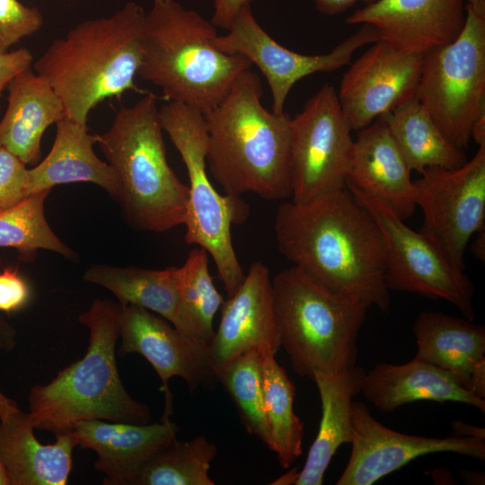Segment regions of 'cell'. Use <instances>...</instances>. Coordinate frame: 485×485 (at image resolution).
<instances>
[{
	"instance_id": "7c38bea8",
	"label": "cell",
	"mask_w": 485,
	"mask_h": 485,
	"mask_svg": "<svg viewBox=\"0 0 485 485\" xmlns=\"http://www.w3.org/2000/svg\"><path fill=\"white\" fill-rule=\"evenodd\" d=\"M420 175L414 181L416 206L423 213L420 231L464 271L467 245L485 224V143L462 166L430 167Z\"/></svg>"
},
{
	"instance_id": "44dd1931",
	"label": "cell",
	"mask_w": 485,
	"mask_h": 485,
	"mask_svg": "<svg viewBox=\"0 0 485 485\" xmlns=\"http://www.w3.org/2000/svg\"><path fill=\"white\" fill-rule=\"evenodd\" d=\"M413 333L416 357L452 375L464 389L485 399V329L473 321L423 311Z\"/></svg>"
},
{
	"instance_id": "8fae6325",
	"label": "cell",
	"mask_w": 485,
	"mask_h": 485,
	"mask_svg": "<svg viewBox=\"0 0 485 485\" xmlns=\"http://www.w3.org/2000/svg\"><path fill=\"white\" fill-rule=\"evenodd\" d=\"M330 84L309 98L291 118L289 173L291 198L307 203L346 186L353 139Z\"/></svg>"
},
{
	"instance_id": "8d00e7d4",
	"label": "cell",
	"mask_w": 485,
	"mask_h": 485,
	"mask_svg": "<svg viewBox=\"0 0 485 485\" xmlns=\"http://www.w3.org/2000/svg\"><path fill=\"white\" fill-rule=\"evenodd\" d=\"M32 64L33 56L26 48L0 54V100L3 92L7 89L12 80L22 72L31 68Z\"/></svg>"
},
{
	"instance_id": "5bb4252c",
	"label": "cell",
	"mask_w": 485,
	"mask_h": 485,
	"mask_svg": "<svg viewBox=\"0 0 485 485\" xmlns=\"http://www.w3.org/2000/svg\"><path fill=\"white\" fill-rule=\"evenodd\" d=\"M119 354L137 353L157 373L164 392L163 417L172 413L169 380L182 378L192 392L219 382L209 346L178 329L160 315L135 304L120 305Z\"/></svg>"
},
{
	"instance_id": "9c48e42d",
	"label": "cell",
	"mask_w": 485,
	"mask_h": 485,
	"mask_svg": "<svg viewBox=\"0 0 485 485\" xmlns=\"http://www.w3.org/2000/svg\"><path fill=\"white\" fill-rule=\"evenodd\" d=\"M415 97L453 145L468 147L485 110V17L466 5L458 37L422 56Z\"/></svg>"
},
{
	"instance_id": "7402d4cb",
	"label": "cell",
	"mask_w": 485,
	"mask_h": 485,
	"mask_svg": "<svg viewBox=\"0 0 485 485\" xmlns=\"http://www.w3.org/2000/svg\"><path fill=\"white\" fill-rule=\"evenodd\" d=\"M33 430L29 413L18 408L0 418V460L10 485H66L78 445L73 431L43 445Z\"/></svg>"
},
{
	"instance_id": "7dc6e473",
	"label": "cell",
	"mask_w": 485,
	"mask_h": 485,
	"mask_svg": "<svg viewBox=\"0 0 485 485\" xmlns=\"http://www.w3.org/2000/svg\"><path fill=\"white\" fill-rule=\"evenodd\" d=\"M65 1H75V0H65Z\"/></svg>"
},
{
	"instance_id": "d6a6232c",
	"label": "cell",
	"mask_w": 485,
	"mask_h": 485,
	"mask_svg": "<svg viewBox=\"0 0 485 485\" xmlns=\"http://www.w3.org/2000/svg\"><path fill=\"white\" fill-rule=\"evenodd\" d=\"M265 351L251 349L242 354L218 376L233 398L247 432L272 450L263 402L262 359Z\"/></svg>"
},
{
	"instance_id": "4316f807",
	"label": "cell",
	"mask_w": 485,
	"mask_h": 485,
	"mask_svg": "<svg viewBox=\"0 0 485 485\" xmlns=\"http://www.w3.org/2000/svg\"><path fill=\"white\" fill-rule=\"evenodd\" d=\"M84 280L110 291L120 305L135 304L177 326L180 313L179 268L149 269L95 264Z\"/></svg>"
},
{
	"instance_id": "8992f818",
	"label": "cell",
	"mask_w": 485,
	"mask_h": 485,
	"mask_svg": "<svg viewBox=\"0 0 485 485\" xmlns=\"http://www.w3.org/2000/svg\"><path fill=\"white\" fill-rule=\"evenodd\" d=\"M157 97L146 92L120 107L108 130L93 134L119 182V201L136 230L163 233L184 225L189 187L169 165Z\"/></svg>"
},
{
	"instance_id": "30bf717a",
	"label": "cell",
	"mask_w": 485,
	"mask_h": 485,
	"mask_svg": "<svg viewBox=\"0 0 485 485\" xmlns=\"http://www.w3.org/2000/svg\"><path fill=\"white\" fill-rule=\"evenodd\" d=\"M346 187L369 213L381 234L385 253V285L389 291L417 294L446 301L473 321L474 287L464 271L449 260L426 233L405 224L387 205L346 181Z\"/></svg>"
},
{
	"instance_id": "2e32d148",
	"label": "cell",
	"mask_w": 485,
	"mask_h": 485,
	"mask_svg": "<svg viewBox=\"0 0 485 485\" xmlns=\"http://www.w3.org/2000/svg\"><path fill=\"white\" fill-rule=\"evenodd\" d=\"M422 56L377 40L344 73L338 100L351 130H359L379 117L415 98Z\"/></svg>"
},
{
	"instance_id": "74e56055",
	"label": "cell",
	"mask_w": 485,
	"mask_h": 485,
	"mask_svg": "<svg viewBox=\"0 0 485 485\" xmlns=\"http://www.w3.org/2000/svg\"><path fill=\"white\" fill-rule=\"evenodd\" d=\"M254 0H214L211 22L216 27L228 30L236 16L245 8H250Z\"/></svg>"
},
{
	"instance_id": "b9f144b4",
	"label": "cell",
	"mask_w": 485,
	"mask_h": 485,
	"mask_svg": "<svg viewBox=\"0 0 485 485\" xmlns=\"http://www.w3.org/2000/svg\"><path fill=\"white\" fill-rule=\"evenodd\" d=\"M472 138H473L478 145L485 143V110L480 113L473 124Z\"/></svg>"
},
{
	"instance_id": "f6af8a7d",
	"label": "cell",
	"mask_w": 485,
	"mask_h": 485,
	"mask_svg": "<svg viewBox=\"0 0 485 485\" xmlns=\"http://www.w3.org/2000/svg\"><path fill=\"white\" fill-rule=\"evenodd\" d=\"M464 2L476 14L485 17V0H464Z\"/></svg>"
},
{
	"instance_id": "1f68e13d",
	"label": "cell",
	"mask_w": 485,
	"mask_h": 485,
	"mask_svg": "<svg viewBox=\"0 0 485 485\" xmlns=\"http://www.w3.org/2000/svg\"><path fill=\"white\" fill-rule=\"evenodd\" d=\"M50 190L34 193L16 206L0 211V247H10L24 256L48 250L66 258L75 253L48 225L44 204Z\"/></svg>"
},
{
	"instance_id": "5b68a950",
	"label": "cell",
	"mask_w": 485,
	"mask_h": 485,
	"mask_svg": "<svg viewBox=\"0 0 485 485\" xmlns=\"http://www.w3.org/2000/svg\"><path fill=\"white\" fill-rule=\"evenodd\" d=\"M216 27L176 0H154L146 13L137 75L159 87L167 101L203 114L252 66L218 49Z\"/></svg>"
},
{
	"instance_id": "d6986e66",
	"label": "cell",
	"mask_w": 485,
	"mask_h": 485,
	"mask_svg": "<svg viewBox=\"0 0 485 485\" xmlns=\"http://www.w3.org/2000/svg\"><path fill=\"white\" fill-rule=\"evenodd\" d=\"M346 181L406 220L417 207L411 169L382 117L357 130Z\"/></svg>"
},
{
	"instance_id": "cb8c5ba5",
	"label": "cell",
	"mask_w": 485,
	"mask_h": 485,
	"mask_svg": "<svg viewBox=\"0 0 485 485\" xmlns=\"http://www.w3.org/2000/svg\"><path fill=\"white\" fill-rule=\"evenodd\" d=\"M360 392L384 412L418 401L461 402L485 412V399L462 387L447 372L416 357L401 365L381 363L365 372Z\"/></svg>"
},
{
	"instance_id": "d590c367",
	"label": "cell",
	"mask_w": 485,
	"mask_h": 485,
	"mask_svg": "<svg viewBox=\"0 0 485 485\" xmlns=\"http://www.w3.org/2000/svg\"><path fill=\"white\" fill-rule=\"evenodd\" d=\"M31 287L16 269L6 268L0 273V311L17 312L27 305Z\"/></svg>"
},
{
	"instance_id": "ee69618b",
	"label": "cell",
	"mask_w": 485,
	"mask_h": 485,
	"mask_svg": "<svg viewBox=\"0 0 485 485\" xmlns=\"http://www.w3.org/2000/svg\"><path fill=\"white\" fill-rule=\"evenodd\" d=\"M16 408H18L16 402L0 392V418Z\"/></svg>"
},
{
	"instance_id": "6da1fadb",
	"label": "cell",
	"mask_w": 485,
	"mask_h": 485,
	"mask_svg": "<svg viewBox=\"0 0 485 485\" xmlns=\"http://www.w3.org/2000/svg\"><path fill=\"white\" fill-rule=\"evenodd\" d=\"M274 232L279 252L315 282L389 311L381 234L346 186L307 203H281Z\"/></svg>"
},
{
	"instance_id": "d4e9b609",
	"label": "cell",
	"mask_w": 485,
	"mask_h": 485,
	"mask_svg": "<svg viewBox=\"0 0 485 485\" xmlns=\"http://www.w3.org/2000/svg\"><path fill=\"white\" fill-rule=\"evenodd\" d=\"M7 90L0 146L26 165L37 163L45 131L66 117L64 104L49 84L31 68L16 75Z\"/></svg>"
},
{
	"instance_id": "484cf974",
	"label": "cell",
	"mask_w": 485,
	"mask_h": 485,
	"mask_svg": "<svg viewBox=\"0 0 485 485\" xmlns=\"http://www.w3.org/2000/svg\"><path fill=\"white\" fill-rule=\"evenodd\" d=\"M52 147L48 155L28 169L29 195L51 190L57 185L92 182L111 197H119V182L113 168L100 159L93 150V135L86 125L67 117L59 120Z\"/></svg>"
},
{
	"instance_id": "7a4b0ae2",
	"label": "cell",
	"mask_w": 485,
	"mask_h": 485,
	"mask_svg": "<svg viewBox=\"0 0 485 485\" xmlns=\"http://www.w3.org/2000/svg\"><path fill=\"white\" fill-rule=\"evenodd\" d=\"M262 94L260 76L249 68L204 113L207 165L225 194L251 192L266 200L287 199L291 197V117L267 110Z\"/></svg>"
},
{
	"instance_id": "ffe728a7",
	"label": "cell",
	"mask_w": 485,
	"mask_h": 485,
	"mask_svg": "<svg viewBox=\"0 0 485 485\" xmlns=\"http://www.w3.org/2000/svg\"><path fill=\"white\" fill-rule=\"evenodd\" d=\"M178 432L170 417L152 424L89 419L73 428L78 445L96 453L94 468L105 474L103 483L110 485H130L140 467Z\"/></svg>"
},
{
	"instance_id": "83f0119b",
	"label": "cell",
	"mask_w": 485,
	"mask_h": 485,
	"mask_svg": "<svg viewBox=\"0 0 485 485\" xmlns=\"http://www.w3.org/2000/svg\"><path fill=\"white\" fill-rule=\"evenodd\" d=\"M411 171L430 167L455 169L467 162L464 150L453 145L415 98L381 116Z\"/></svg>"
},
{
	"instance_id": "60d3db41",
	"label": "cell",
	"mask_w": 485,
	"mask_h": 485,
	"mask_svg": "<svg viewBox=\"0 0 485 485\" xmlns=\"http://www.w3.org/2000/svg\"><path fill=\"white\" fill-rule=\"evenodd\" d=\"M452 431L453 436L485 438V429L483 428L472 426L463 421H454L452 424Z\"/></svg>"
},
{
	"instance_id": "4dcf8cb0",
	"label": "cell",
	"mask_w": 485,
	"mask_h": 485,
	"mask_svg": "<svg viewBox=\"0 0 485 485\" xmlns=\"http://www.w3.org/2000/svg\"><path fill=\"white\" fill-rule=\"evenodd\" d=\"M216 454L203 436L187 442L175 438L140 467L130 485H214L208 471Z\"/></svg>"
},
{
	"instance_id": "bcb514c9",
	"label": "cell",
	"mask_w": 485,
	"mask_h": 485,
	"mask_svg": "<svg viewBox=\"0 0 485 485\" xmlns=\"http://www.w3.org/2000/svg\"><path fill=\"white\" fill-rule=\"evenodd\" d=\"M0 485H10L9 479L0 460Z\"/></svg>"
},
{
	"instance_id": "f35d334b",
	"label": "cell",
	"mask_w": 485,
	"mask_h": 485,
	"mask_svg": "<svg viewBox=\"0 0 485 485\" xmlns=\"http://www.w3.org/2000/svg\"><path fill=\"white\" fill-rule=\"evenodd\" d=\"M378 0H314V4L319 12L327 15L342 13L358 2L366 4Z\"/></svg>"
},
{
	"instance_id": "f1b7e54d",
	"label": "cell",
	"mask_w": 485,
	"mask_h": 485,
	"mask_svg": "<svg viewBox=\"0 0 485 485\" xmlns=\"http://www.w3.org/2000/svg\"><path fill=\"white\" fill-rule=\"evenodd\" d=\"M262 390L271 451L281 468L287 469L303 453L304 423L294 410L295 385L269 350L263 354Z\"/></svg>"
},
{
	"instance_id": "f546056e",
	"label": "cell",
	"mask_w": 485,
	"mask_h": 485,
	"mask_svg": "<svg viewBox=\"0 0 485 485\" xmlns=\"http://www.w3.org/2000/svg\"><path fill=\"white\" fill-rule=\"evenodd\" d=\"M208 256L203 248H195L179 267L180 313L175 328L209 346L214 318L224 299L209 273Z\"/></svg>"
},
{
	"instance_id": "e575fe53",
	"label": "cell",
	"mask_w": 485,
	"mask_h": 485,
	"mask_svg": "<svg viewBox=\"0 0 485 485\" xmlns=\"http://www.w3.org/2000/svg\"><path fill=\"white\" fill-rule=\"evenodd\" d=\"M29 196L26 164L0 146V211L16 206Z\"/></svg>"
},
{
	"instance_id": "7bdbcfd3",
	"label": "cell",
	"mask_w": 485,
	"mask_h": 485,
	"mask_svg": "<svg viewBox=\"0 0 485 485\" xmlns=\"http://www.w3.org/2000/svg\"><path fill=\"white\" fill-rule=\"evenodd\" d=\"M475 234L477 236L472 246V251L476 258L483 260L485 256V227L481 228Z\"/></svg>"
},
{
	"instance_id": "277c9868",
	"label": "cell",
	"mask_w": 485,
	"mask_h": 485,
	"mask_svg": "<svg viewBox=\"0 0 485 485\" xmlns=\"http://www.w3.org/2000/svg\"><path fill=\"white\" fill-rule=\"evenodd\" d=\"M119 316L120 304L109 299H95L79 315L89 330L87 350L48 384L31 387L28 413L34 428L57 435L89 419L150 422L149 408L129 395L118 371Z\"/></svg>"
},
{
	"instance_id": "ba28073f",
	"label": "cell",
	"mask_w": 485,
	"mask_h": 485,
	"mask_svg": "<svg viewBox=\"0 0 485 485\" xmlns=\"http://www.w3.org/2000/svg\"><path fill=\"white\" fill-rule=\"evenodd\" d=\"M163 130L179 152L189 177L185 241L213 259L219 279L232 296L245 273L233 246L231 227L244 222L249 206L241 196L221 195L207 173V132L204 114L188 105L167 101L159 107Z\"/></svg>"
},
{
	"instance_id": "9a60e30c",
	"label": "cell",
	"mask_w": 485,
	"mask_h": 485,
	"mask_svg": "<svg viewBox=\"0 0 485 485\" xmlns=\"http://www.w3.org/2000/svg\"><path fill=\"white\" fill-rule=\"evenodd\" d=\"M352 440L348 463L337 485H371L428 454L451 452L485 460V438L406 435L377 421L364 403L351 404Z\"/></svg>"
},
{
	"instance_id": "52a82bcc",
	"label": "cell",
	"mask_w": 485,
	"mask_h": 485,
	"mask_svg": "<svg viewBox=\"0 0 485 485\" xmlns=\"http://www.w3.org/2000/svg\"><path fill=\"white\" fill-rule=\"evenodd\" d=\"M272 287L280 346L298 375L356 366L366 304L327 289L295 266L276 274Z\"/></svg>"
},
{
	"instance_id": "836d02e7",
	"label": "cell",
	"mask_w": 485,
	"mask_h": 485,
	"mask_svg": "<svg viewBox=\"0 0 485 485\" xmlns=\"http://www.w3.org/2000/svg\"><path fill=\"white\" fill-rule=\"evenodd\" d=\"M42 25L43 16L38 8L19 0H0V54L39 31Z\"/></svg>"
},
{
	"instance_id": "ac0fdd59",
	"label": "cell",
	"mask_w": 485,
	"mask_h": 485,
	"mask_svg": "<svg viewBox=\"0 0 485 485\" xmlns=\"http://www.w3.org/2000/svg\"><path fill=\"white\" fill-rule=\"evenodd\" d=\"M466 16L464 0H378L348 16V24H370L381 40L423 56L454 40Z\"/></svg>"
},
{
	"instance_id": "3957f363",
	"label": "cell",
	"mask_w": 485,
	"mask_h": 485,
	"mask_svg": "<svg viewBox=\"0 0 485 485\" xmlns=\"http://www.w3.org/2000/svg\"><path fill=\"white\" fill-rule=\"evenodd\" d=\"M146 12L136 2L114 13L83 21L52 40L33 63L62 101L66 117L86 125L101 101L139 92L135 83L142 58Z\"/></svg>"
},
{
	"instance_id": "e0dca14e",
	"label": "cell",
	"mask_w": 485,
	"mask_h": 485,
	"mask_svg": "<svg viewBox=\"0 0 485 485\" xmlns=\"http://www.w3.org/2000/svg\"><path fill=\"white\" fill-rule=\"evenodd\" d=\"M280 348L272 279L263 263L254 262L237 291L221 306V319L209 345L210 355L219 375L249 350H270L276 356Z\"/></svg>"
},
{
	"instance_id": "ab89813d",
	"label": "cell",
	"mask_w": 485,
	"mask_h": 485,
	"mask_svg": "<svg viewBox=\"0 0 485 485\" xmlns=\"http://www.w3.org/2000/svg\"><path fill=\"white\" fill-rule=\"evenodd\" d=\"M1 265L0 258V267ZM15 345L16 331L0 314V352H10Z\"/></svg>"
},
{
	"instance_id": "4fadbf2b",
	"label": "cell",
	"mask_w": 485,
	"mask_h": 485,
	"mask_svg": "<svg viewBox=\"0 0 485 485\" xmlns=\"http://www.w3.org/2000/svg\"><path fill=\"white\" fill-rule=\"evenodd\" d=\"M227 33L217 36L214 45L221 51L247 59L265 76L272 97V111L284 113L292 87L301 79L319 72H333L350 64L353 54L361 47L380 40L377 30L361 24L331 51L306 55L292 51L278 43L254 18L251 7L236 16Z\"/></svg>"
},
{
	"instance_id": "603a6c76",
	"label": "cell",
	"mask_w": 485,
	"mask_h": 485,
	"mask_svg": "<svg viewBox=\"0 0 485 485\" xmlns=\"http://www.w3.org/2000/svg\"><path fill=\"white\" fill-rule=\"evenodd\" d=\"M365 371L353 366L344 371L315 372L322 402V419L301 471L292 469L274 481L277 485H321L338 448L352 440L351 404L360 393Z\"/></svg>"
}]
</instances>
